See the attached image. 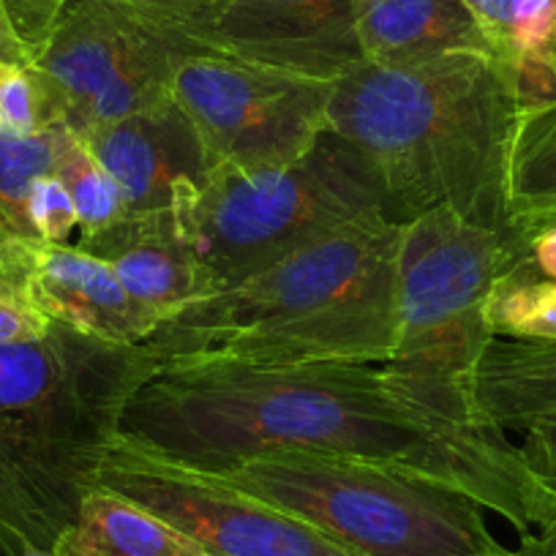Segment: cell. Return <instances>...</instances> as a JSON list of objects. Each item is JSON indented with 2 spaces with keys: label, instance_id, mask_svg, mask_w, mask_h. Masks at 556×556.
<instances>
[{
  "label": "cell",
  "instance_id": "13",
  "mask_svg": "<svg viewBox=\"0 0 556 556\" xmlns=\"http://www.w3.org/2000/svg\"><path fill=\"white\" fill-rule=\"evenodd\" d=\"M83 139L121 186L128 213L180 211L213 180L200 134L173 96Z\"/></svg>",
  "mask_w": 556,
  "mask_h": 556
},
{
  "label": "cell",
  "instance_id": "17",
  "mask_svg": "<svg viewBox=\"0 0 556 556\" xmlns=\"http://www.w3.org/2000/svg\"><path fill=\"white\" fill-rule=\"evenodd\" d=\"M63 556H207L197 540L148 507L96 485L55 545Z\"/></svg>",
  "mask_w": 556,
  "mask_h": 556
},
{
  "label": "cell",
  "instance_id": "31",
  "mask_svg": "<svg viewBox=\"0 0 556 556\" xmlns=\"http://www.w3.org/2000/svg\"><path fill=\"white\" fill-rule=\"evenodd\" d=\"M20 556H63V554H58V551L52 548V551H25V554Z\"/></svg>",
  "mask_w": 556,
  "mask_h": 556
},
{
  "label": "cell",
  "instance_id": "9",
  "mask_svg": "<svg viewBox=\"0 0 556 556\" xmlns=\"http://www.w3.org/2000/svg\"><path fill=\"white\" fill-rule=\"evenodd\" d=\"M333 85L200 50L175 68L173 99L200 134L213 175L256 173L317 146Z\"/></svg>",
  "mask_w": 556,
  "mask_h": 556
},
{
  "label": "cell",
  "instance_id": "27",
  "mask_svg": "<svg viewBox=\"0 0 556 556\" xmlns=\"http://www.w3.org/2000/svg\"><path fill=\"white\" fill-rule=\"evenodd\" d=\"M74 3V0H66ZM90 3H104V7L123 9V12L139 14V17L153 20V23H162L167 28L184 34L213 0H90Z\"/></svg>",
  "mask_w": 556,
  "mask_h": 556
},
{
  "label": "cell",
  "instance_id": "24",
  "mask_svg": "<svg viewBox=\"0 0 556 556\" xmlns=\"http://www.w3.org/2000/svg\"><path fill=\"white\" fill-rule=\"evenodd\" d=\"M63 0H0V63L34 66Z\"/></svg>",
  "mask_w": 556,
  "mask_h": 556
},
{
  "label": "cell",
  "instance_id": "28",
  "mask_svg": "<svg viewBox=\"0 0 556 556\" xmlns=\"http://www.w3.org/2000/svg\"><path fill=\"white\" fill-rule=\"evenodd\" d=\"M52 323L30 308L28 303L20 301L9 290L0 287V346L20 344V341H34L50 333Z\"/></svg>",
  "mask_w": 556,
  "mask_h": 556
},
{
  "label": "cell",
  "instance_id": "4",
  "mask_svg": "<svg viewBox=\"0 0 556 556\" xmlns=\"http://www.w3.org/2000/svg\"><path fill=\"white\" fill-rule=\"evenodd\" d=\"M156 374L146 346L52 323L0 346V551H52L121 434L128 401Z\"/></svg>",
  "mask_w": 556,
  "mask_h": 556
},
{
  "label": "cell",
  "instance_id": "10",
  "mask_svg": "<svg viewBox=\"0 0 556 556\" xmlns=\"http://www.w3.org/2000/svg\"><path fill=\"white\" fill-rule=\"evenodd\" d=\"M110 489L162 516L207 556H357L303 518L117 434L99 475Z\"/></svg>",
  "mask_w": 556,
  "mask_h": 556
},
{
  "label": "cell",
  "instance_id": "14",
  "mask_svg": "<svg viewBox=\"0 0 556 556\" xmlns=\"http://www.w3.org/2000/svg\"><path fill=\"white\" fill-rule=\"evenodd\" d=\"M79 245L106 262L128 295L156 314L159 323L207 295L178 211L128 213L112 227L79 238Z\"/></svg>",
  "mask_w": 556,
  "mask_h": 556
},
{
  "label": "cell",
  "instance_id": "26",
  "mask_svg": "<svg viewBox=\"0 0 556 556\" xmlns=\"http://www.w3.org/2000/svg\"><path fill=\"white\" fill-rule=\"evenodd\" d=\"M523 442L521 458L527 464L529 475L534 478V483L543 489V494L548 496L551 507H554V516L551 523L538 534L551 551H556V415L551 417H538L529 426H523Z\"/></svg>",
  "mask_w": 556,
  "mask_h": 556
},
{
  "label": "cell",
  "instance_id": "6",
  "mask_svg": "<svg viewBox=\"0 0 556 556\" xmlns=\"http://www.w3.org/2000/svg\"><path fill=\"white\" fill-rule=\"evenodd\" d=\"M218 475L323 529L357 556H480L505 548L489 532L483 505L388 464L278 451L243 458Z\"/></svg>",
  "mask_w": 556,
  "mask_h": 556
},
{
  "label": "cell",
  "instance_id": "1",
  "mask_svg": "<svg viewBox=\"0 0 556 556\" xmlns=\"http://www.w3.org/2000/svg\"><path fill=\"white\" fill-rule=\"evenodd\" d=\"M121 434L216 475L278 451L388 464L462 491L521 538L554 516L505 429L440 415L382 363L164 368L128 401Z\"/></svg>",
  "mask_w": 556,
  "mask_h": 556
},
{
  "label": "cell",
  "instance_id": "22",
  "mask_svg": "<svg viewBox=\"0 0 556 556\" xmlns=\"http://www.w3.org/2000/svg\"><path fill=\"white\" fill-rule=\"evenodd\" d=\"M489 323L502 339L556 341V281L518 278L491 301Z\"/></svg>",
  "mask_w": 556,
  "mask_h": 556
},
{
  "label": "cell",
  "instance_id": "25",
  "mask_svg": "<svg viewBox=\"0 0 556 556\" xmlns=\"http://www.w3.org/2000/svg\"><path fill=\"white\" fill-rule=\"evenodd\" d=\"M25 207L30 229L45 243H68V235L79 227L72 194L55 173L39 175L30 184Z\"/></svg>",
  "mask_w": 556,
  "mask_h": 556
},
{
  "label": "cell",
  "instance_id": "16",
  "mask_svg": "<svg viewBox=\"0 0 556 556\" xmlns=\"http://www.w3.org/2000/svg\"><path fill=\"white\" fill-rule=\"evenodd\" d=\"M472 406L480 420L500 429L556 415V341L494 336L475 368Z\"/></svg>",
  "mask_w": 556,
  "mask_h": 556
},
{
  "label": "cell",
  "instance_id": "8",
  "mask_svg": "<svg viewBox=\"0 0 556 556\" xmlns=\"http://www.w3.org/2000/svg\"><path fill=\"white\" fill-rule=\"evenodd\" d=\"M200 47L162 23L74 0L58 9L34 74L55 126L77 137L173 96L178 63Z\"/></svg>",
  "mask_w": 556,
  "mask_h": 556
},
{
  "label": "cell",
  "instance_id": "30",
  "mask_svg": "<svg viewBox=\"0 0 556 556\" xmlns=\"http://www.w3.org/2000/svg\"><path fill=\"white\" fill-rule=\"evenodd\" d=\"M480 556H556V551H551L538 534H532V538H521V548L516 551L502 548L496 551V554H480Z\"/></svg>",
  "mask_w": 556,
  "mask_h": 556
},
{
  "label": "cell",
  "instance_id": "20",
  "mask_svg": "<svg viewBox=\"0 0 556 556\" xmlns=\"http://www.w3.org/2000/svg\"><path fill=\"white\" fill-rule=\"evenodd\" d=\"M66 137L63 126L30 139L0 137V249L12 240L36 238L25 207L28 189L39 175L55 173Z\"/></svg>",
  "mask_w": 556,
  "mask_h": 556
},
{
  "label": "cell",
  "instance_id": "23",
  "mask_svg": "<svg viewBox=\"0 0 556 556\" xmlns=\"http://www.w3.org/2000/svg\"><path fill=\"white\" fill-rule=\"evenodd\" d=\"M58 128L34 68L0 63V137L30 139Z\"/></svg>",
  "mask_w": 556,
  "mask_h": 556
},
{
  "label": "cell",
  "instance_id": "29",
  "mask_svg": "<svg viewBox=\"0 0 556 556\" xmlns=\"http://www.w3.org/2000/svg\"><path fill=\"white\" fill-rule=\"evenodd\" d=\"M529 265H532V276L556 281V227L529 240Z\"/></svg>",
  "mask_w": 556,
  "mask_h": 556
},
{
  "label": "cell",
  "instance_id": "3",
  "mask_svg": "<svg viewBox=\"0 0 556 556\" xmlns=\"http://www.w3.org/2000/svg\"><path fill=\"white\" fill-rule=\"evenodd\" d=\"M401 224L368 213L227 290L189 303L146 341L164 368L388 363L399 336Z\"/></svg>",
  "mask_w": 556,
  "mask_h": 556
},
{
  "label": "cell",
  "instance_id": "19",
  "mask_svg": "<svg viewBox=\"0 0 556 556\" xmlns=\"http://www.w3.org/2000/svg\"><path fill=\"white\" fill-rule=\"evenodd\" d=\"M507 205L521 240L556 227V93L523 101L507 159Z\"/></svg>",
  "mask_w": 556,
  "mask_h": 556
},
{
  "label": "cell",
  "instance_id": "32",
  "mask_svg": "<svg viewBox=\"0 0 556 556\" xmlns=\"http://www.w3.org/2000/svg\"><path fill=\"white\" fill-rule=\"evenodd\" d=\"M0 556H7V554H3V551H0Z\"/></svg>",
  "mask_w": 556,
  "mask_h": 556
},
{
  "label": "cell",
  "instance_id": "5",
  "mask_svg": "<svg viewBox=\"0 0 556 556\" xmlns=\"http://www.w3.org/2000/svg\"><path fill=\"white\" fill-rule=\"evenodd\" d=\"M529 276V243L518 235L469 224L447 207L404 222L395 254L399 336L382 366L440 415L480 420L472 377L494 339L491 301Z\"/></svg>",
  "mask_w": 556,
  "mask_h": 556
},
{
  "label": "cell",
  "instance_id": "7",
  "mask_svg": "<svg viewBox=\"0 0 556 556\" xmlns=\"http://www.w3.org/2000/svg\"><path fill=\"white\" fill-rule=\"evenodd\" d=\"M368 213L388 216L382 184L328 128L285 167L213 175L178 216L211 295Z\"/></svg>",
  "mask_w": 556,
  "mask_h": 556
},
{
  "label": "cell",
  "instance_id": "2",
  "mask_svg": "<svg viewBox=\"0 0 556 556\" xmlns=\"http://www.w3.org/2000/svg\"><path fill=\"white\" fill-rule=\"evenodd\" d=\"M521 104L516 77L483 52L415 66L361 63L336 79L328 128L374 169L393 222L447 207L516 235L507 159Z\"/></svg>",
  "mask_w": 556,
  "mask_h": 556
},
{
  "label": "cell",
  "instance_id": "12",
  "mask_svg": "<svg viewBox=\"0 0 556 556\" xmlns=\"http://www.w3.org/2000/svg\"><path fill=\"white\" fill-rule=\"evenodd\" d=\"M0 287L50 323L106 344H146L162 325L128 295L106 262L79 243L12 240L0 249Z\"/></svg>",
  "mask_w": 556,
  "mask_h": 556
},
{
  "label": "cell",
  "instance_id": "18",
  "mask_svg": "<svg viewBox=\"0 0 556 556\" xmlns=\"http://www.w3.org/2000/svg\"><path fill=\"white\" fill-rule=\"evenodd\" d=\"M523 101L556 93V0H462Z\"/></svg>",
  "mask_w": 556,
  "mask_h": 556
},
{
  "label": "cell",
  "instance_id": "21",
  "mask_svg": "<svg viewBox=\"0 0 556 556\" xmlns=\"http://www.w3.org/2000/svg\"><path fill=\"white\" fill-rule=\"evenodd\" d=\"M55 175L66 184L77 207L79 238L101 232L128 216L126 197L99 159L90 153L85 139L68 131L63 151L55 162Z\"/></svg>",
  "mask_w": 556,
  "mask_h": 556
},
{
  "label": "cell",
  "instance_id": "15",
  "mask_svg": "<svg viewBox=\"0 0 556 556\" xmlns=\"http://www.w3.org/2000/svg\"><path fill=\"white\" fill-rule=\"evenodd\" d=\"M357 45L363 63L415 66L462 52L491 55L462 0H361Z\"/></svg>",
  "mask_w": 556,
  "mask_h": 556
},
{
  "label": "cell",
  "instance_id": "11",
  "mask_svg": "<svg viewBox=\"0 0 556 556\" xmlns=\"http://www.w3.org/2000/svg\"><path fill=\"white\" fill-rule=\"evenodd\" d=\"M361 0H213L184 30L200 50L336 83L361 66Z\"/></svg>",
  "mask_w": 556,
  "mask_h": 556
}]
</instances>
